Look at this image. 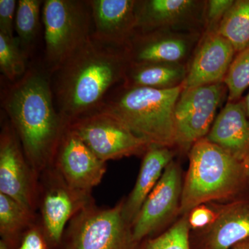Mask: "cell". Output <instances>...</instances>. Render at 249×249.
Returning a JSON list of instances; mask_svg holds the SVG:
<instances>
[{
  "mask_svg": "<svg viewBox=\"0 0 249 249\" xmlns=\"http://www.w3.org/2000/svg\"><path fill=\"white\" fill-rule=\"evenodd\" d=\"M49 71L28 69L1 92V108L40 178L52 166L67 123L57 109Z\"/></svg>",
  "mask_w": 249,
  "mask_h": 249,
  "instance_id": "cell-1",
  "label": "cell"
},
{
  "mask_svg": "<svg viewBox=\"0 0 249 249\" xmlns=\"http://www.w3.org/2000/svg\"><path fill=\"white\" fill-rule=\"evenodd\" d=\"M127 47L106 45L92 37L50 73L54 101L67 124L97 110L128 68Z\"/></svg>",
  "mask_w": 249,
  "mask_h": 249,
  "instance_id": "cell-2",
  "label": "cell"
},
{
  "mask_svg": "<svg viewBox=\"0 0 249 249\" xmlns=\"http://www.w3.org/2000/svg\"><path fill=\"white\" fill-rule=\"evenodd\" d=\"M183 89V85L169 89L121 85L97 110L114 116L150 145L171 148L175 146V107Z\"/></svg>",
  "mask_w": 249,
  "mask_h": 249,
  "instance_id": "cell-3",
  "label": "cell"
},
{
  "mask_svg": "<svg viewBox=\"0 0 249 249\" xmlns=\"http://www.w3.org/2000/svg\"><path fill=\"white\" fill-rule=\"evenodd\" d=\"M249 183L245 162L204 138L192 146L178 216L196 206L242 196Z\"/></svg>",
  "mask_w": 249,
  "mask_h": 249,
  "instance_id": "cell-4",
  "label": "cell"
},
{
  "mask_svg": "<svg viewBox=\"0 0 249 249\" xmlns=\"http://www.w3.org/2000/svg\"><path fill=\"white\" fill-rule=\"evenodd\" d=\"M45 60L56 70L91 39L93 21L89 1L45 0L42 10Z\"/></svg>",
  "mask_w": 249,
  "mask_h": 249,
  "instance_id": "cell-5",
  "label": "cell"
},
{
  "mask_svg": "<svg viewBox=\"0 0 249 249\" xmlns=\"http://www.w3.org/2000/svg\"><path fill=\"white\" fill-rule=\"evenodd\" d=\"M123 205L121 200L101 208L94 203L80 211L67 225L60 249H139Z\"/></svg>",
  "mask_w": 249,
  "mask_h": 249,
  "instance_id": "cell-6",
  "label": "cell"
},
{
  "mask_svg": "<svg viewBox=\"0 0 249 249\" xmlns=\"http://www.w3.org/2000/svg\"><path fill=\"white\" fill-rule=\"evenodd\" d=\"M94 204L91 192L70 186L53 167L40 177L39 221L52 249H60L67 225L78 213Z\"/></svg>",
  "mask_w": 249,
  "mask_h": 249,
  "instance_id": "cell-7",
  "label": "cell"
},
{
  "mask_svg": "<svg viewBox=\"0 0 249 249\" xmlns=\"http://www.w3.org/2000/svg\"><path fill=\"white\" fill-rule=\"evenodd\" d=\"M67 124L106 163L131 156H143L151 145L106 111H93Z\"/></svg>",
  "mask_w": 249,
  "mask_h": 249,
  "instance_id": "cell-8",
  "label": "cell"
},
{
  "mask_svg": "<svg viewBox=\"0 0 249 249\" xmlns=\"http://www.w3.org/2000/svg\"><path fill=\"white\" fill-rule=\"evenodd\" d=\"M4 116L0 133V193L36 213L40 178L31 168L16 131Z\"/></svg>",
  "mask_w": 249,
  "mask_h": 249,
  "instance_id": "cell-9",
  "label": "cell"
},
{
  "mask_svg": "<svg viewBox=\"0 0 249 249\" xmlns=\"http://www.w3.org/2000/svg\"><path fill=\"white\" fill-rule=\"evenodd\" d=\"M224 89L220 83L182 90L175 110L176 146L191 150L196 142L207 136Z\"/></svg>",
  "mask_w": 249,
  "mask_h": 249,
  "instance_id": "cell-10",
  "label": "cell"
},
{
  "mask_svg": "<svg viewBox=\"0 0 249 249\" xmlns=\"http://www.w3.org/2000/svg\"><path fill=\"white\" fill-rule=\"evenodd\" d=\"M183 184L180 165L172 160L132 224L134 237L138 243L154 237L171 219L178 216Z\"/></svg>",
  "mask_w": 249,
  "mask_h": 249,
  "instance_id": "cell-11",
  "label": "cell"
},
{
  "mask_svg": "<svg viewBox=\"0 0 249 249\" xmlns=\"http://www.w3.org/2000/svg\"><path fill=\"white\" fill-rule=\"evenodd\" d=\"M52 166L70 186L91 193L107 170V163L98 159L67 124Z\"/></svg>",
  "mask_w": 249,
  "mask_h": 249,
  "instance_id": "cell-12",
  "label": "cell"
},
{
  "mask_svg": "<svg viewBox=\"0 0 249 249\" xmlns=\"http://www.w3.org/2000/svg\"><path fill=\"white\" fill-rule=\"evenodd\" d=\"M211 205L215 219L205 229L191 231L192 249H231L249 238V196H240L224 205Z\"/></svg>",
  "mask_w": 249,
  "mask_h": 249,
  "instance_id": "cell-13",
  "label": "cell"
},
{
  "mask_svg": "<svg viewBox=\"0 0 249 249\" xmlns=\"http://www.w3.org/2000/svg\"><path fill=\"white\" fill-rule=\"evenodd\" d=\"M91 37L102 43L126 47L137 34V4L134 0H89Z\"/></svg>",
  "mask_w": 249,
  "mask_h": 249,
  "instance_id": "cell-14",
  "label": "cell"
},
{
  "mask_svg": "<svg viewBox=\"0 0 249 249\" xmlns=\"http://www.w3.org/2000/svg\"><path fill=\"white\" fill-rule=\"evenodd\" d=\"M235 51L217 31L208 33L187 71L183 89L223 83Z\"/></svg>",
  "mask_w": 249,
  "mask_h": 249,
  "instance_id": "cell-15",
  "label": "cell"
},
{
  "mask_svg": "<svg viewBox=\"0 0 249 249\" xmlns=\"http://www.w3.org/2000/svg\"><path fill=\"white\" fill-rule=\"evenodd\" d=\"M243 101L229 102L214 121L205 139L237 160L249 159V121Z\"/></svg>",
  "mask_w": 249,
  "mask_h": 249,
  "instance_id": "cell-16",
  "label": "cell"
},
{
  "mask_svg": "<svg viewBox=\"0 0 249 249\" xmlns=\"http://www.w3.org/2000/svg\"><path fill=\"white\" fill-rule=\"evenodd\" d=\"M175 152L170 147L151 145L142 157V165L133 189L123 199V214L131 226L134 224L147 196L160 181Z\"/></svg>",
  "mask_w": 249,
  "mask_h": 249,
  "instance_id": "cell-17",
  "label": "cell"
},
{
  "mask_svg": "<svg viewBox=\"0 0 249 249\" xmlns=\"http://www.w3.org/2000/svg\"><path fill=\"white\" fill-rule=\"evenodd\" d=\"M189 49L186 37L163 34L160 30L137 34L127 46L130 62L134 63H180Z\"/></svg>",
  "mask_w": 249,
  "mask_h": 249,
  "instance_id": "cell-18",
  "label": "cell"
},
{
  "mask_svg": "<svg viewBox=\"0 0 249 249\" xmlns=\"http://www.w3.org/2000/svg\"><path fill=\"white\" fill-rule=\"evenodd\" d=\"M198 2L193 0H146L137 4V34L162 30L191 17Z\"/></svg>",
  "mask_w": 249,
  "mask_h": 249,
  "instance_id": "cell-19",
  "label": "cell"
},
{
  "mask_svg": "<svg viewBox=\"0 0 249 249\" xmlns=\"http://www.w3.org/2000/svg\"><path fill=\"white\" fill-rule=\"evenodd\" d=\"M187 71L181 63L130 62L121 85L127 88L173 89L183 84Z\"/></svg>",
  "mask_w": 249,
  "mask_h": 249,
  "instance_id": "cell-20",
  "label": "cell"
},
{
  "mask_svg": "<svg viewBox=\"0 0 249 249\" xmlns=\"http://www.w3.org/2000/svg\"><path fill=\"white\" fill-rule=\"evenodd\" d=\"M38 219L37 214L0 193V236L9 248H17L23 235Z\"/></svg>",
  "mask_w": 249,
  "mask_h": 249,
  "instance_id": "cell-21",
  "label": "cell"
},
{
  "mask_svg": "<svg viewBox=\"0 0 249 249\" xmlns=\"http://www.w3.org/2000/svg\"><path fill=\"white\" fill-rule=\"evenodd\" d=\"M218 34L240 53L249 47V0H236L219 23Z\"/></svg>",
  "mask_w": 249,
  "mask_h": 249,
  "instance_id": "cell-22",
  "label": "cell"
},
{
  "mask_svg": "<svg viewBox=\"0 0 249 249\" xmlns=\"http://www.w3.org/2000/svg\"><path fill=\"white\" fill-rule=\"evenodd\" d=\"M43 3L41 0L18 1L14 28L21 49L27 56L38 34Z\"/></svg>",
  "mask_w": 249,
  "mask_h": 249,
  "instance_id": "cell-23",
  "label": "cell"
},
{
  "mask_svg": "<svg viewBox=\"0 0 249 249\" xmlns=\"http://www.w3.org/2000/svg\"><path fill=\"white\" fill-rule=\"evenodd\" d=\"M188 214L179 216L165 231L142 241L139 249H192Z\"/></svg>",
  "mask_w": 249,
  "mask_h": 249,
  "instance_id": "cell-24",
  "label": "cell"
},
{
  "mask_svg": "<svg viewBox=\"0 0 249 249\" xmlns=\"http://www.w3.org/2000/svg\"><path fill=\"white\" fill-rule=\"evenodd\" d=\"M27 58L17 37L0 34V71L10 83L17 81L27 73Z\"/></svg>",
  "mask_w": 249,
  "mask_h": 249,
  "instance_id": "cell-25",
  "label": "cell"
},
{
  "mask_svg": "<svg viewBox=\"0 0 249 249\" xmlns=\"http://www.w3.org/2000/svg\"><path fill=\"white\" fill-rule=\"evenodd\" d=\"M223 83L229 90L230 102L240 99L249 87V47L237 53Z\"/></svg>",
  "mask_w": 249,
  "mask_h": 249,
  "instance_id": "cell-26",
  "label": "cell"
},
{
  "mask_svg": "<svg viewBox=\"0 0 249 249\" xmlns=\"http://www.w3.org/2000/svg\"><path fill=\"white\" fill-rule=\"evenodd\" d=\"M16 249H52L39 219L28 229Z\"/></svg>",
  "mask_w": 249,
  "mask_h": 249,
  "instance_id": "cell-27",
  "label": "cell"
},
{
  "mask_svg": "<svg viewBox=\"0 0 249 249\" xmlns=\"http://www.w3.org/2000/svg\"><path fill=\"white\" fill-rule=\"evenodd\" d=\"M18 1L16 0H0V34L14 37L15 19Z\"/></svg>",
  "mask_w": 249,
  "mask_h": 249,
  "instance_id": "cell-28",
  "label": "cell"
},
{
  "mask_svg": "<svg viewBox=\"0 0 249 249\" xmlns=\"http://www.w3.org/2000/svg\"><path fill=\"white\" fill-rule=\"evenodd\" d=\"M215 216V211L213 208L204 204L196 206L188 214L191 230H200L209 227L214 222Z\"/></svg>",
  "mask_w": 249,
  "mask_h": 249,
  "instance_id": "cell-29",
  "label": "cell"
},
{
  "mask_svg": "<svg viewBox=\"0 0 249 249\" xmlns=\"http://www.w3.org/2000/svg\"><path fill=\"white\" fill-rule=\"evenodd\" d=\"M234 0H210L206 8V19L210 29H214L232 6Z\"/></svg>",
  "mask_w": 249,
  "mask_h": 249,
  "instance_id": "cell-30",
  "label": "cell"
},
{
  "mask_svg": "<svg viewBox=\"0 0 249 249\" xmlns=\"http://www.w3.org/2000/svg\"><path fill=\"white\" fill-rule=\"evenodd\" d=\"M231 249H249V238L237 244Z\"/></svg>",
  "mask_w": 249,
  "mask_h": 249,
  "instance_id": "cell-31",
  "label": "cell"
},
{
  "mask_svg": "<svg viewBox=\"0 0 249 249\" xmlns=\"http://www.w3.org/2000/svg\"><path fill=\"white\" fill-rule=\"evenodd\" d=\"M243 103L244 106H245V109L246 111V113H247V115L249 117V92L247 96H246L245 100H244Z\"/></svg>",
  "mask_w": 249,
  "mask_h": 249,
  "instance_id": "cell-32",
  "label": "cell"
},
{
  "mask_svg": "<svg viewBox=\"0 0 249 249\" xmlns=\"http://www.w3.org/2000/svg\"><path fill=\"white\" fill-rule=\"evenodd\" d=\"M0 249H11L2 241L0 240Z\"/></svg>",
  "mask_w": 249,
  "mask_h": 249,
  "instance_id": "cell-33",
  "label": "cell"
},
{
  "mask_svg": "<svg viewBox=\"0 0 249 249\" xmlns=\"http://www.w3.org/2000/svg\"><path fill=\"white\" fill-rule=\"evenodd\" d=\"M245 163L246 166H247V178H248V181L249 184V159L248 160H246Z\"/></svg>",
  "mask_w": 249,
  "mask_h": 249,
  "instance_id": "cell-34",
  "label": "cell"
}]
</instances>
